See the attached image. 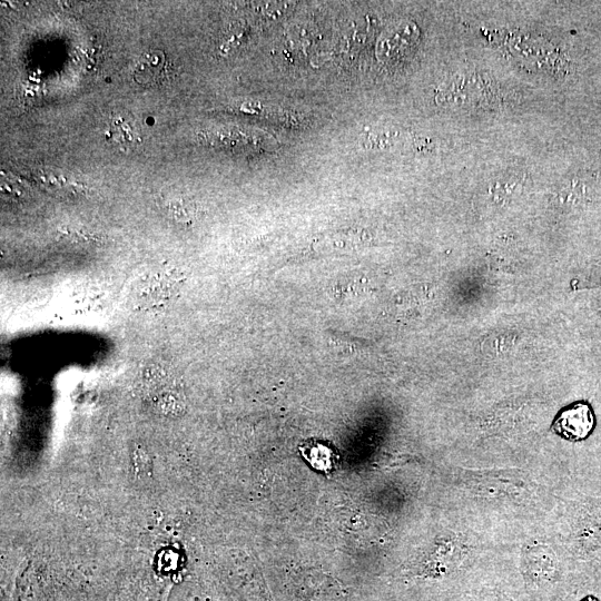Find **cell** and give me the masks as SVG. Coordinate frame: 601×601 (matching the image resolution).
<instances>
[{
    "mask_svg": "<svg viewBox=\"0 0 601 601\" xmlns=\"http://www.w3.org/2000/svg\"><path fill=\"white\" fill-rule=\"evenodd\" d=\"M593 426V412L589 404L581 402L563 410L554 422V430L571 441L585 439Z\"/></svg>",
    "mask_w": 601,
    "mask_h": 601,
    "instance_id": "6da1fadb",
    "label": "cell"
},
{
    "mask_svg": "<svg viewBox=\"0 0 601 601\" xmlns=\"http://www.w3.org/2000/svg\"><path fill=\"white\" fill-rule=\"evenodd\" d=\"M169 75V62L161 50L146 51L137 62L134 79L141 86H156L164 82Z\"/></svg>",
    "mask_w": 601,
    "mask_h": 601,
    "instance_id": "7a4b0ae2",
    "label": "cell"
},
{
    "mask_svg": "<svg viewBox=\"0 0 601 601\" xmlns=\"http://www.w3.org/2000/svg\"><path fill=\"white\" fill-rule=\"evenodd\" d=\"M170 284L174 282L166 275L148 274L137 280L134 294L144 304H155L168 297V292L174 289Z\"/></svg>",
    "mask_w": 601,
    "mask_h": 601,
    "instance_id": "3957f363",
    "label": "cell"
},
{
    "mask_svg": "<svg viewBox=\"0 0 601 601\" xmlns=\"http://www.w3.org/2000/svg\"><path fill=\"white\" fill-rule=\"evenodd\" d=\"M306 453L307 460L317 469L329 470L333 465V452L327 446L322 444L307 446Z\"/></svg>",
    "mask_w": 601,
    "mask_h": 601,
    "instance_id": "277c9868",
    "label": "cell"
},
{
    "mask_svg": "<svg viewBox=\"0 0 601 601\" xmlns=\"http://www.w3.org/2000/svg\"><path fill=\"white\" fill-rule=\"evenodd\" d=\"M110 137L114 141L126 145L136 140V136L132 132V128L128 122L118 119L112 128L110 127Z\"/></svg>",
    "mask_w": 601,
    "mask_h": 601,
    "instance_id": "5b68a950",
    "label": "cell"
},
{
    "mask_svg": "<svg viewBox=\"0 0 601 601\" xmlns=\"http://www.w3.org/2000/svg\"><path fill=\"white\" fill-rule=\"evenodd\" d=\"M391 139H392V136L390 135V132L387 134L382 130L381 131L372 130L365 136V139L363 140L362 145L370 149L380 148L384 145L390 144Z\"/></svg>",
    "mask_w": 601,
    "mask_h": 601,
    "instance_id": "8992f818",
    "label": "cell"
},
{
    "mask_svg": "<svg viewBox=\"0 0 601 601\" xmlns=\"http://www.w3.org/2000/svg\"><path fill=\"white\" fill-rule=\"evenodd\" d=\"M584 601H597V600H594V599H592V598H588V599H585Z\"/></svg>",
    "mask_w": 601,
    "mask_h": 601,
    "instance_id": "52a82bcc",
    "label": "cell"
}]
</instances>
